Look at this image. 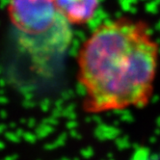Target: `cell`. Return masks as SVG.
<instances>
[{
    "label": "cell",
    "instance_id": "cell-1",
    "mask_svg": "<svg viewBox=\"0 0 160 160\" xmlns=\"http://www.w3.org/2000/svg\"><path fill=\"white\" fill-rule=\"evenodd\" d=\"M159 55L144 20L119 17L98 25L76 58L83 110L103 114L146 107L154 92Z\"/></svg>",
    "mask_w": 160,
    "mask_h": 160
},
{
    "label": "cell",
    "instance_id": "cell-2",
    "mask_svg": "<svg viewBox=\"0 0 160 160\" xmlns=\"http://www.w3.org/2000/svg\"><path fill=\"white\" fill-rule=\"evenodd\" d=\"M7 13L21 48L33 58L63 53L72 37L54 0H9Z\"/></svg>",
    "mask_w": 160,
    "mask_h": 160
},
{
    "label": "cell",
    "instance_id": "cell-3",
    "mask_svg": "<svg viewBox=\"0 0 160 160\" xmlns=\"http://www.w3.org/2000/svg\"><path fill=\"white\" fill-rule=\"evenodd\" d=\"M60 14L71 25L90 23L99 9L100 0H54Z\"/></svg>",
    "mask_w": 160,
    "mask_h": 160
}]
</instances>
